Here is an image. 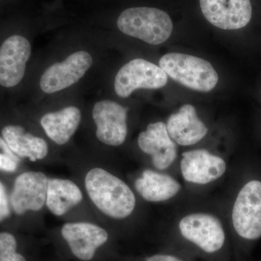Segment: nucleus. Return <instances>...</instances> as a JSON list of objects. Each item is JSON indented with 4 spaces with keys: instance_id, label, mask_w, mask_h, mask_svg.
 <instances>
[{
    "instance_id": "nucleus-12",
    "label": "nucleus",
    "mask_w": 261,
    "mask_h": 261,
    "mask_svg": "<svg viewBox=\"0 0 261 261\" xmlns=\"http://www.w3.org/2000/svg\"><path fill=\"white\" fill-rule=\"evenodd\" d=\"M32 47L27 38L13 35L0 47V85L13 87L18 85L25 74Z\"/></svg>"
},
{
    "instance_id": "nucleus-22",
    "label": "nucleus",
    "mask_w": 261,
    "mask_h": 261,
    "mask_svg": "<svg viewBox=\"0 0 261 261\" xmlns=\"http://www.w3.org/2000/svg\"><path fill=\"white\" fill-rule=\"evenodd\" d=\"M13 216L10 191L5 182L0 178V224L9 221Z\"/></svg>"
},
{
    "instance_id": "nucleus-11",
    "label": "nucleus",
    "mask_w": 261,
    "mask_h": 261,
    "mask_svg": "<svg viewBox=\"0 0 261 261\" xmlns=\"http://www.w3.org/2000/svg\"><path fill=\"white\" fill-rule=\"evenodd\" d=\"M200 4L207 21L219 29H243L251 20L250 0H200Z\"/></svg>"
},
{
    "instance_id": "nucleus-20",
    "label": "nucleus",
    "mask_w": 261,
    "mask_h": 261,
    "mask_svg": "<svg viewBox=\"0 0 261 261\" xmlns=\"http://www.w3.org/2000/svg\"><path fill=\"white\" fill-rule=\"evenodd\" d=\"M0 261H27L18 251L16 237L10 231H0Z\"/></svg>"
},
{
    "instance_id": "nucleus-10",
    "label": "nucleus",
    "mask_w": 261,
    "mask_h": 261,
    "mask_svg": "<svg viewBox=\"0 0 261 261\" xmlns=\"http://www.w3.org/2000/svg\"><path fill=\"white\" fill-rule=\"evenodd\" d=\"M182 236L207 253L219 250L224 245L225 233L221 221L211 214L188 215L181 220Z\"/></svg>"
},
{
    "instance_id": "nucleus-21",
    "label": "nucleus",
    "mask_w": 261,
    "mask_h": 261,
    "mask_svg": "<svg viewBox=\"0 0 261 261\" xmlns=\"http://www.w3.org/2000/svg\"><path fill=\"white\" fill-rule=\"evenodd\" d=\"M22 161L0 136V173L5 175L15 174L21 167Z\"/></svg>"
},
{
    "instance_id": "nucleus-23",
    "label": "nucleus",
    "mask_w": 261,
    "mask_h": 261,
    "mask_svg": "<svg viewBox=\"0 0 261 261\" xmlns=\"http://www.w3.org/2000/svg\"><path fill=\"white\" fill-rule=\"evenodd\" d=\"M147 261H184L176 257L168 255H155L149 257Z\"/></svg>"
},
{
    "instance_id": "nucleus-5",
    "label": "nucleus",
    "mask_w": 261,
    "mask_h": 261,
    "mask_svg": "<svg viewBox=\"0 0 261 261\" xmlns=\"http://www.w3.org/2000/svg\"><path fill=\"white\" fill-rule=\"evenodd\" d=\"M168 75L160 66L141 58H136L123 65L115 78L117 95L129 97L139 89H158L165 87Z\"/></svg>"
},
{
    "instance_id": "nucleus-8",
    "label": "nucleus",
    "mask_w": 261,
    "mask_h": 261,
    "mask_svg": "<svg viewBox=\"0 0 261 261\" xmlns=\"http://www.w3.org/2000/svg\"><path fill=\"white\" fill-rule=\"evenodd\" d=\"M92 63V57L87 51H75L64 61L51 65L44 71L39 82L40 88L47 94L68 88L85 75Z\"/></svg>"
},
{
    "instance_id": "nucleus-7",
    "label": "nucleus",
    "mask_w": 261,
    "mask_h": 261,
    "mask_svg": "<svg viewBox=\"0 0 261 261\" xmlns=\"http://www.w3.org/2000/svg\"><path fill=\"white\" fill-rule=\"evenodd\" d=\"M128 109L114 101H99L94 105L92 118L96 125V136L99 142L118 147L126 139Z\"/></svg>"
},
{
    "instance_id": "nucleus-3",
    "label": "nucleus",
    "mask_w": 261,
    "mask_h": 261,
    "mask_svg": "<svg viewBox=\"0 0 261 261\" xmlns=\"http://www.w3.org/2000/svg\"><path fill=\"white\" fill-rule=\"evenodd\" d=\"M159 65L168 76L192 90L210 92L219 82V75L213 65L198 57L168 53L160 59Z\"/></svg>"
},
{
    "instance_id": "nucleus-13",
    "label": "nucleus",
    "mask_w": 261,
    "mask_h": 261,
    "mask_svg": "<svg viewBox=\"0 0 261 261\" xmlns=\"http://www.w3.org/2000/svg\"><path fill=\"white\" fill-rule=\"evenodd\" d=\"M181 171L187 181L206 185L221 178L226 172V165L219 156L204 149L182 154Z\"/></svg>"
},
{
    "instance_id": "nucleus-16",
    "label": "nucleus",
    "mask_w": 261,
    "mask_h": 261,
    "mask_svg": "<svg viewBox=\"0 0 261 261\" xmlns=\"http://www.w3.org/2000/svg\"><path fill=\"white\" fill-rule=\"evenodd\" d=\"M1 135L11 150L22 161H42L49 152L47 142L44 139L33 135L18 125H7L2 129Z\"/></svg>"
},
{
    "instance_id": "nucleus-4",
    "label": "nucleus",
    "mask_w": 261,
    "mask_h": 261,
    "mask_svg": "<svg viewBox=\"0 0 261 261\" xmlns=\"http://www.w3.org/2000/svg\"><path fill=\"white\" fill-rule=\"evenodd\" d=\"M49 178L42 171H23L15 176L10 190V203L15 216L39 212L46 205Z\"/></svg>"
},
{
    "instance_id": "nucleus-18",
    "label": "nucleus",
    "mask_w": 261,
    "mask_h": 261,
    "mask_svg": "<svg viewBox=\"0 0 261 261\" xmlns=\"http://www.w3.org/2000/svg\"><path fill=\"white\" fill-rule=\"evenodd\" d=\"M81 120L80 110L74 106H68L56 112L46 113L41 118L40 123L51 141L57 145H64L74 135Z\"/></svg>"
},
{
    "instance_id": "nucleus-9",
    "label": "nucleus",
    "mask_w": 261,
    "mask_h": 261,
    "mask_svg": "<svg viewBox=\"0 0 261 261\" xmlns=\"http://www.w3.org/2000/svg\"><path fill=\"white\" fill-rule=\"evenodd\" d=\"M61 235L72 254L82 261L92 260L98 249L109 239L105 228L87 221L65 223L62 226Z\"/></svg>"
},
{
    "instance_id": "nucleus-1",
    "label": "nucleus",
    "mask_w": 261,
    "mask_h": 261,
    "mask_svg": "<svg viewBox=\"0 0 261 261\" xmlns=\"http://www.w3.org/2000/svg\"><path fill=\"white\" fill-rule=\"evenodd\" d=\"M89 200L102 214L114 219H124L135 211V195L123 180L102 168L89 170L84 178Z\"/></svg>"
},
{
    "instance_id": "nucleus-19",
    "label": "nucleus",
    "mask_w": 261,
    "mask_h": 261,
    "mask_svg": "<svg viewBox=\"0 0 261 261\" xmlns=\"http://www.w3.org/2000/svg\"><path fill=\"white\" fill-rule=\"evenodd\" d=\"M135 188L145 200L159 202L169 200L177 195L181 185L171 176L147 169L140 178L136 180Z\"/></svg>"
},
{
    "instance_id": "nucleus-14",
    "label": "nucleus",
    "mask_w": 261,
    "mask_h": 261,
    "mask_svg": "<svg viewBox=\"0 0 261 261\" xmlns=\"http://www.w3.org/2000/svg\"><path fill=\"white\" fill-rule=\"evenodd\" d=\"M138 145L142 152L152 156V164L158 169L170 167L177 156L176 144L163 122L150 123L145 132H141Z\"/></svg>"
},
{
    "instance_id": "nucleus-6",
    "label": "nucleus",
    "mask_w": 261,
    "mask_h": 261,
    "mask_svg": "<svg viewBox=\"0 0 261 261\" xmlns=\"http://www.w3.org/2000/svg\"><path fill=\"white\" fill-rule=\"evenodd\" d=\"M233 227L246 240L261 237V182L253 180L240 190L232 211Z\"/></svg>"
},
{
    "instance_id": "nucleus-2",
    "label": "nucleus",
    "mask_w": 261,
    "mask_h": 261,
    "mask_svg": "<svg viewBox=\"0 0 261 261\" xmlns=\"http://www.w3.org/2000/svg\"><path fill=\"white\" fill-rule=\"evenodd\" d=\"M117 27L123 34L152 45H159L171 37L173 25L162 10L134 7L123 10L117 19Z\"/></svg>"
},
{
    "instance_id": "nucleus-17",
    "label": "nucleus",
    "mask_w": 261,
    "mask_h": 261,
    "mask_svg": "<svg viewBox=\"0 0 261 261\" xmlns=\"http://www.w3.org/2000/svg\"><path fill=\"white\" fill-rule=\"evenodd\" d=\"M80 187L70 179L53 178L48 180L46 206L51 214L61 217L83 201Z\"/></svg>"
},
{
    "instance_id": "nucleus-15",
    "label": "nucleus",
    "mask_w": 261,
    "mask_h": 261,
    "mask_svg": "<svg viewBox=\"0 0 261 261\" xmlns=\"http://www.w3.org/2000/svg\"><path fill=\"white\" fill-rule=\"evenodd\" d=\"M166 127L171 138L181 146L195 145L205 137L208 130L197 116L195 108L190 104L184 105L178 113L171 115Z\"/></svg>"
}]
</instances>
